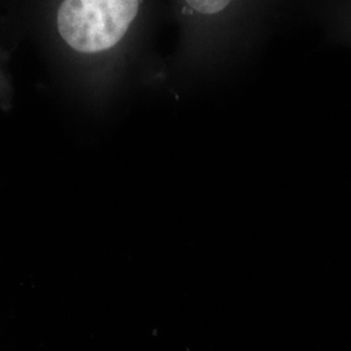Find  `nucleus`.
<instances>
[{"mask_svg": "<svg viewBox=\"0 0 351 351\" xmlns=\"http://www.w3.org/2000/svg\"><path fill=\"white\" fill-rule=\"evenodd\" d=\"M138 10L139 0H64L58 30L73 50L98 53L124 38Z\"/></svg>", "mask_w": 351, "mask_h": 351, "instance_id": "1", "label": "nucleus"}]
</instances>
